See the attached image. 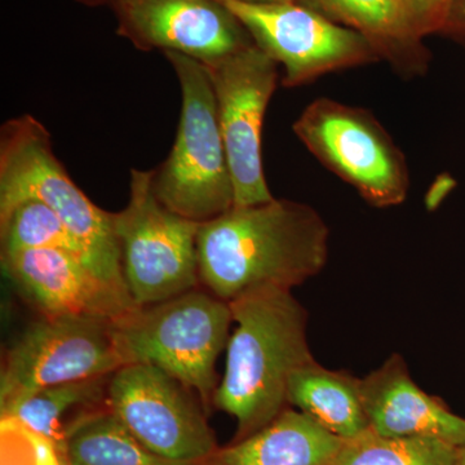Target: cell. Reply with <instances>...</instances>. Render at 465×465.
<instances>
[{"label":"cell","mask_w":465,"mask_h":465,"mask_svg":"<svg viewBox=\"0 0 465 465\" xmlns=\"http://www.w3.org/2000/svg\"><path fill=\"white\" fill-rule=\"evenodd\" d=\"M329 242V226L309 204L232 206L198 229L201 286L228 302L262 287L292 290L326 266Z\"/></svg>","instance_id":"1"},{"label":"cell","mask_w":465,"mask_h":465,"mask_svg":"<svg viewBox=\"0 0 465 465\" xmlns=\"http://www.w3.org/2000/svg\"><path fill=\"white\" fill-rule=\"evenodd\" d=\"M237 324L213 407L237 420L234 440L246 439L289 409L287 387L299 367L314 360L308 312L291 290L262 287L231 302Z\"/></svg>","instance_id":"2"},{"label":"cell","mask_w":465,"mask_h":465,"mask_svg":"<svg viewBox=\"0 0 465 465\" xmlns=\"http://www.w3.org/2000/svg\"><path fill=\"white\" fill-rule=\"evenodd\" d=\"M25 200L52 208L84 247L91 271L134 302L122 269L114 213L96 206L73 182L54 155L47 128L29 114L9 119L0 130V211Z\"/></svg>","instance_id":"3"},{"label":"cell","mask_w":465,"mask_h":465,"mask_svg":"<svg viewBox=\"0 0 465 465\" xmlns=\"http://www.w3.org/2000/svg\"><path fill=\"white\" fill-rule=\"evenodd\" d=\"M231 304L206 289L188 291L166 302L134 309L114 321L124 365L143 363L163 370L213 407L216 362L228 347Z\"/></svg>","instance_id":"4"},{"label":"cell","mask_w":465,"mask_h":465,"mask_svg":"<svg viewBox=\"0 0 465 465\" xmlns=\"http://www.w3.org/2000/svg\"><path fill=\"white\" fill-rule=\"evenodd\" d=\"M182 88V114L166 161L153 170V189L177 215L206 223L234 206V185L207 67L177 52H164Z\"/></svg>","instance_id":"5"},{"label":"cell","mask_w":465,"mask_h":465,"mask_svg":"<svg viewBox=\"0 0 465 465\" xmlns=\"http://www.w3.org/2000/svg\"><path fill=\"white\" fill-rule=\"evenodd\" d=\"M114 229L128 292L137 308L166 302L201 286L200 223L159 202L153 171H131L130 200L114 213Z\"/></svg>","instance_id":"6"},{"label":"cell","mask_w":465,"mask_h":465,"mask_svg":"<svg viewBox=\"0 0 465 465\" xmlns=\"http://www.w3.org/2000/svg\"><path fill=\"white\" fill-rule=\"evenodd\" d=\"M327 170L378 208L400 206L410 191L405 154L371 112L320 97L292 125Z\"/></svg>","instance_id":"7"},{"label":"cell","mask_w":465,"mask_h":465,"mask_svg":"<svg viewBox=\"0 0 465 465\" xmlns=\"http://www.w3.org/2000/svg\"><path fill=\"white\" fill-rule=\"evenodd\" d=\"M122 366L114 321L42 316L5 354L0 374V411L45 388L112 375Z\"/></svg>","instance_id":"8"},{"label":"cell","mask_w":465,"mask_h":465,"mask_svg":"<svg viewBox=\"0 0 465 465\" xmlns=\"http://www.w3.org/2000/svg\"><path fill=\"white\" fill-rule=\"evenodd\" d=\"M219 2L246 27L253 43L282 66L284 87H300L330 73L381 61L362 34L299 3Z\"/></svg>","instance_id":"9"},{"label":"cell","mask_w":465,"mask_h":465,"mask_svg":"<svg viewBox=\"0 0 465 465\" xmlns=\"http://www.w3.org/2000/svg\"><path fill=\"white\" fill-rule=\"evenodd\" d=\"M194 391L152 365L133 363L110 376V411L145 448L176 461L201 463L219 449Z\"/></svg>","instance_id":"10"},{"label":"cell","mask_w":465,"mask_h":465,"mask_svg":"<svg viewBox=\"0 0 465 465\" xmlns=\"http://www.w3.org/2000/svg\"><path fill=\"white\" fill-rule=\"evenodd\" d=\"M204 66L215 91L234 185V206H255L273 201L262 167V134L266 109L280 82V65L252 45Z\"/></svg>","instance_id":"11"},{"label":"cell","mask_w":465,"mask_h":465,"mask_svg":"<svg viewBox=\"0 0 465 465\" xmlns=\"http://www.w3.org/2000/svg\"><path fill=\"white\" fill-rule=\"evenodd\" d=\"M118 34L142 51L177 52L204 65L255 45L219 0H112Z\"/></svg>","instance_id":"12"},{"label":"cell","mask_w":465,"mask_h":465,"mask_svg":"<svg viewBox=\"0 0 465 465\" xmlns=\"http://www.w3.org/2000/svg\"><path fill=\"white\" fill-rule=\"evenodd\" d=\"M11 282L43 317L88 316L118 321L137 309L65 251L2 252Z\"/></svg>","instance_id":"13"},{"label":"cell","mask_w":465,"mask_h":465,"mask_svg":"<svg viewBox=\"0 0 465 465\" xmlns=\"http://www.w3.org/2000/svg\"><path fill=\"white\" fill-rule=\"evenodd\" d=\"M361 394L369 428L375 433L465 446V419L419 388L400 354L361 379Z\"/></svg>","instance_id":"14"},{"label":"cell","mask_w":465,"mask_h":465,"mask_svg":"<svg viewBox=\"0 0 465 465\" xmlns=\"http://www.w3.org/2000/svg\"><path fill=\"white\" fill-rule=\"evenodd\" d=\"M332 23L362 34L397 74L424 75L430 54L416 33L402 0H296Z\"/></svg>","instance_id":"15"},{"label":"cell","mask_w":465,"mask_h":465,"mask_svg":"<svg viewBox=\"0 0 465 465\" xmlns=\"http://www.w3.org/2000/svg\"><path fill=\"white\" fill-rule=\"evenodd\" d=\"M342 440L289 407L258 432L217 449L202 465H329Z\"/></svg>","instance_id":"16"},{"label":"cell","mask_w":465,"mask_h":465,"mask_svg":"<svg viewBox=\"0 0 465 465\" xmlns=\"http://www.w3.org/2000/svg\"><path fill=\"white\" fill-rule=\"evenodd\" d=\"M287 402L333 436L347 440L369 430L361 379L326 369L316 360L290 376Z\"/></svg>","instance_id":"17"},{"label":"cell","mask_w":465,"mask_h":465,"mask_svg":"<svg viewBox=\"0 0 465 465\" xmlns=\"http://www.w3.org/2000/svg\"><path fill=\"white\" fill-rule=\"evenodd\" d=\"M63 452L72 465H202L171 460L150 451L109 407L87 412L70 425Z\"/></svg>","instance_id":"18"},{"label":"cell","mask_w":465,"mask_h":465,"mask_svg":"<svg viewBox=\"0 0 465 465\" xmlns=\"http://www.w3.org/2000/svg\"><path fill=\"white\" fill-rule=\"evenodd\" d=\"M112 375L45 388L2 411V419L16 421L60 449L66 437L67 416H82L108 406Z\"/></svg>","instance_id":"19"},{"label":"cell","mask_w":465,"mask_h":465,"mask_svg":"<svg viewBox=\"0 0 465 465\" xmlns=\"http://www.w3.org/2000/svg\"><path fill=\"white\" fill-rule=\"evenodd\" d=\"M455 446L424 437H388L369 430L342 440L329 465H457Z\"/></svg>","instance_id":"20"},{"label":"cell","mask_w":465,"mask_h":465,"mask_svg":"<svg viewBox=\"0 0 465 465\" xmlns=\"http://www.w3.org/2000/svg\"><path fill=\"white\" fill-rule=\"evenodd\" d=\"M0 242L2 252L61 250L88 266L84 247L65 223L52 208L38 200L21 201L7 210L0 211Z\"/></svg>","instance_id":"21"},{"label":"cell","mask_w":465,"mask_h":465,"mask_svg":"<svg viewBox=\"0 0 465 465\" xmlns=\"http://www.w3.org/2000/svg\"><path fill=\"white\" fill-rule=\"evenodd\" d=\"M455 0H402L416 33L423 38L440 32Z\"/></svg>","instance_id":"22"},{"label":"cell","mask_w":465,"mask_h":465,"mask_svg":"<svg viewBox=\"0 0 465 465\" xmlns=\"http://www.w3.org/2000/svg\"><path fill=\"white\" fill-rule=\"evenodd\" d=\"M440 32L465 42V0H455Z\"/></svg>","instance_id":"23"},{"label":"cell","mask_w":465,"mask_h":465,"mask_svg":"<svg viewBox=\"0 0 465 465\" xmlns=\"http://www.w3.org/2000/svg\"><path fill=\"white\" fill-rule=\"evenodd\" d=\"M454 186V179L450 174H439L432 183V185L428 189L427 195H425V204H427L428 210L432 211L434 208L439 207L440 202L445 200L446 195L452 191Z\"/></svg>","instance_id":"24"},{"label":"cell","mask_w":465,"mask_h":465,"mask_svg":"<svg viewBox=\"0 0 465 465\" xmlns=\"http://www.w3.org/2000/svg\"><path fill=\"white\" fill-rule=\"evenodd\" d=\"M238 2L252 3V5H282V3H296V0H238Z\"/></svg>","instance_id":"25"},{"label":"cell","mask_w":465,"mask_h":465,"mask_svg":"<svg viewBox=\"0 0 465 465\" xmlns=\"http://www.w3.org/2000/svg\"><path fill=\"white\" fill-rule=\"evenodd\" d=\"M457 465H465V446L457 449Z\"/></svg>","instance_id":"26"},{"label":"cell","mask_w":465,"mask_h":465,"mask_svg":"<svg viewBox=\"0 0 465 465\" xmlns=\"http://www.w3.org/2000/svg\"><path fill=\"white\" fill-rule=\"evenodd\" d=\"M56 452L58 457V463H60V465H72L69 463V460H67L65 455H64L63 452Z\"/></svg>","instance_id":"27"},{"label":"cell","mask_w":465,"mask_h":465,"mask_svg":"<svg viewBox=\"0 0 465 465\" xmlns=\"http://www.w3.org/2000/svg\"><path fill=\"white\" fill-rule=\"evenodd\" d=\"M81 2L87 3V5H100V3L106 2V0H81ZM112 2V0H110Z\"/></svg>","instance_id":"28"}]
</instances>
